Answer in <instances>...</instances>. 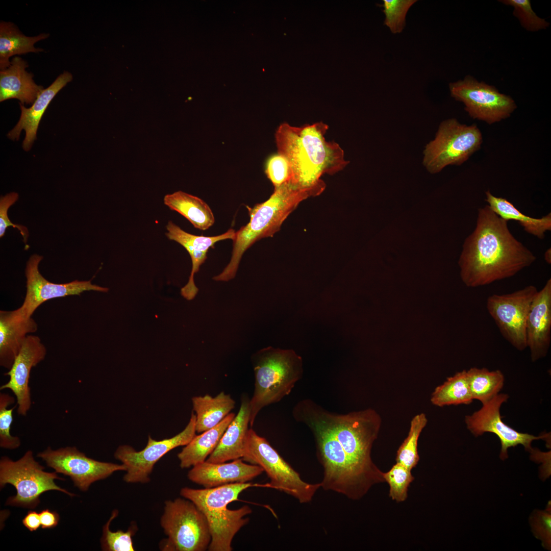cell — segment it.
I'll return each mask as SVG.
<instances>
[{
    "instance_id": "obj_1",
    "label": "cell",
    "mask_w": 551,
    "mask_h": 551,
    "mask_svg": "<svg viewBox=\"0 0 551 551\" xmlns=\"http://www.w3.org/2000/svg\"><path fill=\"white\" fill-rule=\"evenodd\" d=\"M292 415L314 436L317 456L323 469L320 483L323 489L358 500L372 486L385 481L384 472L371 457L382 422L374 410L337 414L305 399L294 406Z\"/></svg>"
},
{
    "instance_id": "obj_2",
    "label": "cell",
    "mask_w": 551,
    "mask_h": 551,
    "mask_svg": "<svg viewBox=\"0 0 551 551\" xmlns=\"http://www.w3.org/2000/svg\"><path fill=\"white\" fill-rule=\"evenodd\" d=\"M536 259L511 233L508 221L486 205L478 209L475 227L464 241L458 264L462 282L475 288L512 277Z\"/></svg>"
},
{
    "instance_id": "obj_3",
    "label": "cell",
    "mask_w": 551,
    "mask_h": 551,
    "mask_svg": "<svg viewBox=\"0 0 551 551\" xmlns=\"http://www.w3.org/2000/svg\"><path fill=\"white\" fill-rule=\"evenodd\" d=\"M328 126L321 122L300 127L281 124L275 133L277 153L288 160L291 171L290 182L303 187L324 184V174H333L349 163L342 148L327 141Z\"/></svg>"
},
{
    "instance_id": "obj_4",
    "label": "cell",
    "mask_w": 551,
    "mask_h": 551,
    "mask_svg": "<svg viewBox=\"0 0 551 551\" xmlns=\"http://www.w3.org/2000/svg\"><path fill=\"white\" fill-rule=\"evenodd\" d=\"M325 185L303 187L289 181L274 188L273 192L266 201L252 208L247 206L249 221L235 232L230 262L213 279L227 282L234 279L245 251L260 239L272 237L302 202L320 194L325 189Z\"/></svg>"
},
{
    "instance_id": "obj_5",
    "label": "cell",
    "mask_w": 551,
    "mask_h": 551,
    "mask_svg": "<svg viewBox=\"0 0 551 551\" xmlns=\"http://www.w3.org/2000/svg\"><path fill=\"white\" fill-rule=\"evenodd\" d=\"M255 486L251 483H234L211 488L184 487L180 495L193 502L206 516L211 540L210 551H231L232 542L236 533L249 521L245 516L252 513L247 505L231 510L227 506L238 499L244 490Z\"/></svg>"
},
{
    "instance_id": "obj_6",
    "label": "cell",
    "mask_w": 551,
    "mask_h": 551,
    "mask_svg": "<svg viewBox=\"0 0 551 551\" xmlns=\"http://www.w3.org/2000/svg\"><path fill=\"white\" fill-rule=\"evenodd\" d=\"M255 387L250 399L249 425L264 407L289 395L303 373V360L293 349L268 346L251 357Z\"/></svg>"
},
{
    "instance_id": "obj_7",
    "label": "cell",
    "mask_w": 551,
    "mask_h": 551,
    "mask_svg": "<svg viewBox=\"0 0 551 551\" xmlns=\"http://www.w3.org/2000/svg\"><path fill=\"white\" fill-rule=\"evenodd\" d=\"M160 524L167 538L160 543L164 551H205L211 540L205 515L191 501L178 498L165 502Z\"/></svg>"
},
{
    "instance_id": "obj_8",
    "label": "cell",
    "mask_w": 551,
    "mask_h": 551,
    "mask_svg": "<svg viewBox=\"0 0 551 551\" xmlns=\"http://www.w3.org/2000/svg\"><path fill=\"white\" fill-rule=\"evenodd\" d=\"M249 464L258 465L264 470L270 482L264 487L284 492L295 498L300 503L312 499L320 483L304 481L296 472L264 437L249 429L245 438L244 455L242 458Z\"/></svg>"
},
{
    "instance_id": "obj_9",
    "label": "cell",
    "mask_w": 551,
    "mask_h": 551,
    "mask_svg": "<svg viewBox=\"0 0 551 551\" xmlns=\"http://www.w3.org/2000/svg\"><path fill=\"white\" fill-rule=\"evenodd\" d=\"M482 143V134L476 124L446 119L439 124L434 139L425 146L423 165L433 174L448 165H461L481 148Z\"/></svg>"
},
{
    "instance_id": "obj_10",
    "label": "cell",
    "mask_w": 551,
    "mask_h": 551,
    "mask_svg": "<svg viewBox=\"0 0 551 551\" xmlns=\"http://www.w3.org/2000/svg\"><path fill=\"white\" fill-rule=\"evenodd\" d=\"M44 467L34 458L31 450L27 451L19 460L13 461L6 456L0 460V485H12L16 489V495L10 497L6 505L34 508L40 503V495L49 490H58L70 496L75 495L57 486L56 479L60 478L56 472H47Z\"/></svg>"
},
{
    "instance_id": "obj_11",
    "label": "cell",
    "mask_w": 551,
    "mask_h": 551,
    "mask_svg": "<svg viewBox=\"0 0 551 551\" xmlns=\"http://www.w3.org/2000/svg\"><path fill=\"white\" fill-rule=\"evenodd\" d=\"M449 89L452 97L464 104V109L471 118L489 124L509 117L517 108L510 96L470 75L449 83Z\"/></svg>"
},
{
    "instance_id": "obj_12",
    "label": "cell",
    "mask_w": 551,
    "mask_h": 551,
    "mask_svg": "<svg viewBox=\"0 0 551 551\" xmlns=\"http://www.w3.org/2000/svg\"><path fill=\"white\" fill-rule=\"evenodd\" d=\"M529 285L513 292L492 294L486 307L503 337L517 349L527 347L526 323L531 304L537 291Z\"/></svg>"
},
{
    "instance_id": "obj_13",
    "label": "cell",
    "mask_w": 551,
    "mask_h": 551,
    "mask_svg": "<svg viewBox=\"0 0 551 551\" xmlns=\"http://www.w3.org/2000/svg\"><path fill=\"white\" fill-rule=\"evenodd\" d=\"M195 425L196 415L192 412L186 428L172 438L157 441L149 436L147 445L140 451L129 445L119 446L114 457L126 467L123 480L129 483L149 482L155 464L172 449L187 445L195 436Z\"/></svg>"
},
{
    "instance_id": "obj_14",
    "label": "cell",
    "mask_w": 551,
    "mask_h": 551,
    "mask_svg": "<svg viewBox=\"0 0 551 551\" xmlns=\"http://www.w3.org/2000/svg\"><path fill=\"white\" fill-rule=\"evenodd\" d=\"M56 472L68 475L81 490L87 491L93 482L107 478L117 471L126 470L123 464L98 461L87 457L76 447L52 449L50 447L38 454Z\"/></svg>"
},
{
    "instance_id": "obj_15",
    "label": "cell",
    "mask_w": 551,
    "mask_h": 551,
    "mask_svg": "<svg viewBox=\"0 0 551 551\" xmlns=\"http://www.w3.org/2000/svg\"><path fill=\"white\" fill-rule=\"evenodd\" d=\"M43 257L32 255L27 263L26 294L22 305L16 309L18 315L30 318L36 309L45 302L56 298L70 295H80L87 291L107 292L109 289L92 284L91 281L74 280L64 284L54 283L43 277L39 270V265Z\"/></svg>"
},
{
    "instance_id": "obj_16",
    "label": "cell",
    "mask_w": 551,
    "mask_h": 551,
    "mask_svg": "<svg viewBox=\"0 0 551 551\" xmlns=\"http://www.w3.org/2000/svg\"><path fill=\"white\" fill-rule=\"evenodd\" d=\"M509 396L507 394L498 393L488 402L483 404L482 407L471 415L465 417L467 429L477 437L486 432L495 434L501 443L500 458L504 460L508 458V449L519 444L522 445L526 450L531 452L533 449L531 443L533 440L545 439L549 438L548 434L535 436L528 433H520L502 420L500 413L502 405L507 402Z\"/></svg>"
},
{
    "instance_id": "obj_17",
    "label": "cell",
    "mask_w": 551,
    "mask_h": 551,
    "mask_svg": "<svg viewBox=\"0 0 551 551\" xmlns=\"http://www.w3.org/2000/svg\"><path fill=\"white\" fill-rule=\"evenodd\" d=\"M46 354V348L40 338L29 335L11 368L5 374L9 377V379L0 387V389H9L13 393L16 400L17 412L20 415L26 416L32 405L29 386L31 369L44 360Z\"/></svg>"
},
{
    "instance_id": "obj_18",
    "label": "cell",
    "mask_w": 551,
    "mask_h": 551,
    "mask_svg": "<svg viewBox=\"0 0 551 551\" xmlns=\"http://www.w3.org/2000/svg\"><path fill=\"white\" fill-rule=\"evenodd\" d=\"M527 347L533 362L547 355L551 341V279L538 291L531 304L526 323Z\"/></svg>"
},
{
    "instance_id": "obj_19",
    "label": "cell",
    "mask_w": 551,
    "mask_h": 551,
    "mask_svg": "<svg viewBox=\"0 0 551 551\" xmlns=\"http://www.w3.org/2000/svg\"><path fill=\"white\" fill-rule=\"evenodd\" d=\"M264 471L258 465L247 464L242 458L231 462L210 463L206 461L192 467L187 477L192 482L205 488L234 483H245Z\"/></svg>"
},
{
    "instance_id": "obj_20",
    "label": "cell",
    "mask_w": 551,
    "mask_h": 551,
    "mask_svg": "<svg viewBox=\"0 0 551 551\" xmlns=\"http://www.w3.org/2000/svg\"><path fill=\"white\" fill-rule=\"evenodd\" d=\"M166 236L182 245L188 252L192 261V270L188 283L182 288L181 295L187 300L193 299L196 295L198 289L194 281V274L198 271L200 266L207 258L210 247L219 241L235 238V231L231 229L226 233L214 236H197L190 234L169 220L166 226Z\"/></svg>"
},
{
    "instance_id": "obj_21",
    "label": "cell",
    "mask_w": 551,
    "mask_h": 551,
    "mask_svg": "<svg viewBox=\"0 0 551 551\" xmlns=\"http://www.w3.org/2000/svg\"><path fill=\"white\" fill-rule=\"evenodd\" d=\"M72 80L71 73L64 71L49 87L42 90L30 108H27L19 103L20 118L15 127L8 133L7 137L13 140H18L21 131L24 130L26 136L22 147L26 151H29L36 139L39 122L49 103L58 92Z\"/></svg>"
},
{
    "instance_id": "obj_22",
    "label": "cell",
    "mask_w": 551,
    "mask_h": 551,
    "mask_svg": "<svg viewBox=\"0 0 551 551\" xmlns=\"http://www.w3.org/2000/svg\"><path fill=\"white\" fill-rule=\"evenodd\" d=\"M37 330L32 317L24 318L13 311H0V365L9 370L28 334Z\"/></svg>"
},
{
    "instance_id": "obj_23",
    "label": "cell",
    "mask_w": 551,
    "mask_h": 551,
    "mask_svg": "<svg viewBox=\"0 0 551 551\" xmlns=\"http://www.w3.org/2000/svg\"><path fill=\"white\" fill-rule=\"evenodd\" d=\"M250 399L244 394L239 411L229 424L217 446L206 460L222 463L242 458L251 416Z\"/></svg>"
},
{
    "instance_id": "obj_24",
    "label": "cell",
    "mask_w": 551,
    "mask_h": 551,
    "mask_svg": "<svg viewBox=\"0 0 551 551\" xmlns=\"http://www.w3.org/2000/svg\"><path fill=\"white\" fill-rule=\"evenodd\" d=\"M27 62L16 56L7 68L0 71V102L16 98L21 104H33L44 89L33 79V74L26 69Z\"/></svg>"
},
{
    "instance_id": "obj_25",
    "label": "cell",
    "mask_w": 551,
    "mask_h": 551,
    "mask_svg": "<svg viewBox=\"0 0 551 551\" xmlns=\"http://www.w3.org/2000/svg\"><path fill=\"white\" fill-rule=\"evenodd\" d=\"M235 414L230 413L215 427L196 435L178 454L182 468H188L205 461L217 446Z\"/></svg>"
},
{
    "instance_id": "obj_26",
    "label": "cell",
    "mask_w": 551,
    "mask_h": 551,
    "mask_svg": "<svg viewBox=\"0 0 551 551\" xmlns=\"http://www.w3.org/2000/svg\"><path fill=\"white\" fill-rule=\"evenodd\" d=\"M193 410L196 413V432L202 433L219 424L235 406L230 394L220 392L213 397L209 394L194 396L192 398Z\"/></svg>"
},
{
    "instance_id": "obj_27",
    "label": "cell",
    "mask_w": 551,
    "mask_h": 551,
    "mask_svg": "<svg viewBox=\"0 0 551 551\" xmlns=\"http://www.w3.org/2000/svg\"><path fill=\"white\" fill-rule=\"evenodd\" d=\"M163 201L170 209L181 214L196 229L206 230L214 223L215 218L211 208L197 196L178 191L165 195Z\"/></svg>"
},
{
    "instance_id": "obj_28",
    "label": "cell",
    "mask_w": 551,
    "mask_h": 551,
    "mask_svg": "<svg viewBox=\"0 0 551 551\" xmlns=\"http://www.w3.org/2000/svg\"><path fill=\"white\" fill-rule=\"evenodd\" d=\"M48 34L42 33L34 37L23 34L18 27L11 22L1 21L0 23V69L4 70L11 64L10 58L13 56L43 51L37 48L34 44L46 39Z\"/></svg>"
},
{
    "instance_id": "obj_29",
    "label": "cell",
    "mask_w": 551,
    "mask_h": 551,
    "mask_svg": "<svg viewBox=\"0 0 551 551\" xmlns=\"http://www.w3.org/2000/svg\"><path fill=\"white\" fill-rule=\"evenodd\" d=\"M485 195V201L495 213L507 221H518L528 233L543 239L545 233L551 230L550 213L541 218L531 217L522 213L506 198L493 195L489 190L486 191Z\"/></svg>"
},
{
    "instance_id": "obj_30",
    "label": "cell",
    "mask_w": 551,
    "mask_h": 551,
    "mask_svg": "<svg viewBox=\"0 0 551 551\" xmlns=\"http://www.w3.org/2000/svg\"><path fill=\"white\" fill-rule=\"evenodd\" d=\"M473 400L465 370L448 378L435 389L431 397V403L438 407L469 405Z\"/></svg>"
},
{
    "instance_id": "obj_31",
    "label": "cell",
    "mask_w": 551,
    "mask_h": 551,
    "mask_svg": "<svg viewBox=\"0 0 551 551\" xmlns=\"http://www.w3.org/2000/svg\"><path fill=\"white\" fill-rule=\"evenodd\" d=\"M466 372L473 399L482 404L497 395L504 386V376L499 370L489 371L486 368L472 367Z\"/></svg>"
},
{
    "instance_id": "obj_32",
    "label": "cell",
    "mask_w": 551,
    "mask_h": 551,
    "mask_svg": "<svg viewBox=\"0 0 551 551\" xmlns=\"http://www.w3.org/2000/svg\"><path fill=\"white\" fill-rule=\"evenodd\" d=\"M427 421L426 415L423 413L414 416L411 421L408 435L397 450L396 462L411 470L419 461L418 441Z\"/></svg>"
},
{
    "instance_id": "obj_33",
    "label": "cell",
    "mask_w": 551,
    "mask_h": 551,
    "mask_svg": "<svg viewBox=\"0 0 551 551\" xmlns=\"http://www.w3.org/2000/svg\"><path fill=\"white\" fill-rule=\"evenodd\" d=\"M118 513L117 510L112 512V515L103 527L101 539L102 548L106 551H134L132 536L138 530L135 523L132 524L126 532L118 530L112 532L109 527L111 522Z\"/></svg>"
},
{
    "instance_id": "obj_34",
    "label": "cell",
    "mask_w": 551,
    "mask_h": 551,
    "mask_svg": "<svg viewBox=\"0 0 551 551\" xmlns=\"http://www.w3.org/2000/svg\"><path fill=\"white\" fill-rule=\"evenodd\" d=\"M15 397L8 393H0V446L10 449L17 448L20 445L19 437L10 433L13 411L17 404L11 408L9 407L15 402Z\"/></svg>"
},
{
    "instance_id": "obj_35",
    "label": "cell",
    "mask_w": 551,
    "mask_h": 551,
    "mask_svg": "<svg viewBox=\"0 0 551 551\" xmlns=\"http://www.w3.org/2000/svg\"><path fill=\"white\" fill-rule=\"evenodd\" d=\"M411 471L396 462L389 471L383 473L384 480L390 487L389 496L392 500L402 502L407 499L408 487L414 479Z\"/></svg>"
},
{
    "instance_id": "obj_36",
    "label": "cell",
    "mask_w": 551,
    "mask_h": 551,
    "mask_svg": "<svg viewBox=\"0 0 551 551\" xmlns=\"http://www.w3.org/2000/svg\"><path fill=\"white\" fill-rule=\"evenodd\" d=\"M384 24L393 34L401 33L406 26L407 13L416 0H383Z\"/></svg>"
},
{
    "instance_id": "obj_37",
    "label": "cell",
    "mask_w": 551,
    "mask_h": 551,
    "mask_svg": "<svg viewBox=\"0 0 551 551\" xmlns=\"http://www.w3.org/2000/svg\"><path fill=\"white\" fill-rule=\"evenodd\" d=\"M501 3L513 7V15L521 25L528 31L535 32L546 29L549 23L539 17L532 8L530 0H502Z\"/></svg>"
},
{
    "instance_id": "obj_38",
    "label": "cell",
    "mask_w": 551,
    "mask_h": 551,
    "mask_svg": "<svg viewBox=\"0 0 551 551\" xmlns=\"http://www.w3.org/2000/svg\"><path fill=\"white\" fill-rule=\"evenodd\" d=\"M265 172L274 188L279 187L291 179V171L288 160L278 153L267 160Z\"/></svg>"
},
{
    "instance_id": "obj_39",
    "label": "cell",
    "mask_w": 551,
    "mask_h": 551,
    "mask_svg": "<svg viewBox=\"0 0 551 551\" xmlns=\"http://www.w3.org/2000/svg\"><path fill=\"white\" fill-rule=\"evenodd\" d=\"M18 194L15 192H10L5 196H1L0 199V237L4 235L9 227L17 228L23 237V241L27 243L29 232L27 228L21 225L15 224L11 222L8 216V210L18 199Z\"/></svg>"
},
{
    "instance_id": "obj_40",
    "label": "cell",
    "mask_w": 551,
    "mask_h": 551,
    "mask_svg": "<svg viewBox=\"0 0 551 551\" xmlns=\"http://www.w3.org/2000/svg\"><path fill=\"white\" fill-rule=\"evenodd\" d=\"M532 526L536 538L542 541L544 547L550 549L551 538L550 502L545 511H537L532 517Z\"/></svg>"
},
{
    "instance_id": "obj_41",
    "label": "cell",
    "mask_w": 551,
    "mask_h": 551,
    "mask_svg": "<svg viewBox=\"0 0 551 551\" xmlns=\"http://www.w3.org/2000/svg\"><path fill=\"white\" fill-rule=\"evenodd\" d=\"M41 527L43 529H52L57 525L60 520L59 514L56 511L45 509L39 513Z\"/></svg>"
},
{
    "instance_id": "obj_42",
    "label": "cell",
    "mask_w": 551,
    "mask_h": 551,
    "mask_svg": "<svg viewBox=\"0 0 551 551\" xmlns=\"http://www.w3.org/2000/svg\"><path fill=\"white\" fill-rule=\"evenodd\" d=\"M22 523L31 532L37 530L41 526L39 513L35 511H29L22 519Z\"/></svg>"
},
{
    "instance_id": "obj_43",
    "label": "cell",
    "mask_w": 551,
    "mask_h": 551,
    "mask_svg": "<svg viewBox=\"0 0 551 551\" xmlns=\"http://www.w3.org/2000/svg\"><path fill=\"white\" fill-rule=\"evenodd\" d=\"M545 261L549 264L551 263V252L550 248H548L544 253Z\"/></svg>"
}]
</instances>
